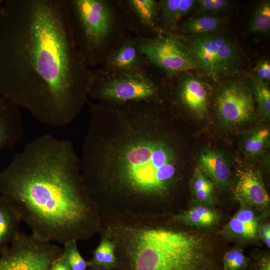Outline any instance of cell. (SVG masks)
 Returning <instances> with one entry per match:
<instances>
[{
  "label": "cell",
  "instance_id": "cell-4",
  "mask_svg": "<svg viewBox=\"0 0 270 270\" xmlns=\"http://www.w3.org/2000/svg\"><path fill=\"white\" fill-rule=\"evenodd\" d=\"M177 224L170 214H104L99 233L114 246V270H217L204 239Z\"/></svg>",
  "mask_w": 270,
  "mask_h": 270
},
{
  "label": "cell",
  "instance_id": "cell-35",
  "mask_svg": "<svg viewBox=\"0 0 270 270\" xmlns=\"http://www.w3.org/2000/svg\"><path fill=\"white\" fill-rule=\"evenodd\" d=\"M87 270H94L90 268H88Z\"/></svg>",
  "mask_w": 270,
  "mask_h": 270
},
{
  "label": "cell",
  "instance_id": "cell-15",
  "mask_svg": "<svg viewBox=\"0 0 270 270\" xmlns=\"http://www.w3.org/2000/svg\"><path fill=\"white\" fill-rule=\"evenodd\" d=\"M234 194L243 206L265 207L270 202L269 196L259 174L250 169L240 174Z\"/></svg>",
  "mask_w": 270,
  "mask_h": 270
},
{
  "label": "cell",
  "instance_id": "cell-20",
  "mask_svg": "<svg viewBox=\"0 0 270 270\" xmlns=\"http://www.w3.org/2000/svg\"><path fill=\"white\" fill-rule=\"evenodd\" d=\"M20 220L0 196V255L10 247L20 232Z\"/></svg>",
  "mask_w": 270,
  "mask_h": 270
},
{
  "label": "cell",
  "instance_id": "cell-1",
  "mask_svg": "<svg viewBox=\"0 0 270 270\" xmlns=\"http://www.w3.org/2000/svg\"><path fill=\"white\" fill-rule=\"evenodd\" d=\"M80 158L87 192L104 214H160L180 177L176 146L160 130L161 104L86 100Z\"/></svg>",
  "mask_w": 270,
  "mask_h": 270
},
{
  "label": "cell",
  "instance_id": "cell-22",
  "mask_svg": "<svg viewBox=\"0 0 270 270\" xmlns=\"http://www.w3.org/2000/svg\"><path fill=\"white\" fill-rule=\"evenodd\" d=\"M190 184L194 195L200 202L206 206L212 204L214 192L213 184L198 167L194 172Z\"/></svg>",
  "mask_w": 270,
  "mask_h": 270
},
{
  "label": "cell",
  "instance_id": "cell-17",
  "mask_svg": "<svg viewBox=\"0 0 270 270\" xmlns=\"http://www.w3.org/2000/svg\"><path fill=\"white\" fill-rule=\"evenodd\" d=\"M198 168L203 174L210 177L219 186L225 187L230 183V171L228 163L220 152L206 149L198 160Z\"/></svg>",
  "mask_w": 270,
  "mask_h": 270
},
{
  "label": "cell",
  "instance_id": "cell-27",
  "mask_svg": "<svg viewBox=\"0 0 270 270\" xmlns=\"http://www.w3.org/2000/svg\"><path fill=\"white\" fill-rule=\"evenodd\" d=\"M269 136L270 131L267 128H262L256 132L246 140L245 150L251 154L260 153L264 149Z\"/></svg>",
  "mask_w": 270,
  "mask_h": 270
},
{
  "label": "cell",
  "instance_id": "cell-6",
  "mask_svg": "<svg viewBox=\"0 0 270 270\" xmlns=\"http://www.w3.org/2000/svg\"><path fill=\"white\" fill-rule=\"evenodd\" d=\"M88 98L95 102L161 104L170 78L154 67L140 73L115 72L99 66L92 70Z\"/></svg>",
  "mask_w": 270,
  "mask_h": 270
},
{
  "label": "cell",
  "instance_id": "cell-10",
  "mask_svg": "<svg viewBox=\"0 0 270 270\" xmlns=\"http://www.w3.org/2000/svg\"><path fill=\"white\" fill-rule=\"evenodd\" d=\"M214 101L216 114L224 124L247 122L256 108L251 78L234 76L220 81Z\"/></svg>",
  "mask_w": 270,
  "mask_h": 270
},
{
  "label": "cell",
  "instance_id": "cell-28",
  "mask_svg": "<svg viewBox=\"0 0 270 270\" xmlns=\"http://www.w3.org/2000/svg\"><path fill=\"white\" fill-rule=\"evenodd\" d=\"M248 262V258L240 250L233 249L226 253L223 258L224 270H240Z\"/></svg>",
  "mask_w": 270,
  "mask_h": 270
},
{
  "label": "cell",
  "instance_id": "cell-16",
  "mask_svg": "<svg viewBox=\"0 0 270 270\" xmlns=\"http://www.w3.org/2000/svg\"><path fill=\"white\" fill-rule=\"evenodd\" d=\"M160 26L164 34H178L183 18L196 8L197 0H159Z\"/></svg>",
  "mask_w": 270,
  "mask_h": 270
},
{
  "label": "cell",
  "instance_id": "cell-19",
  "mask_svg": "<svg viewBox=\"0 0 270 270\" xmlns=\"http://www.w3.org/2000/svg\"><path fill=\"white\" fill-rule=\"evenodd\" d=\"M171 220L182 226L210 227L218 219L216 212L206 205H199L188 210L170 214Z\"/></svg>",
  "mask_w": 270,
  "mask_h": 270
},
{
  "label": "cell",
  "instance_id": "cell-14",
  "mask_svg": "<svg viewBox=\"0 0 270 270\" xmlns=\"http://www.w3.org/2000/svg\"><path fill=\"white\" fill-rule=\"evenodd\" d=\"M24 125L20 107L0 96V150L14 146L21 139Z\"/></svg>",
  "mask_w": 270,
  "mask_h": 270
},
{
  "label": "cell",
  "instance_id": "cell-12",
  "mask_svg": "<svg viewBox=\"0 0 270 270\" xmlns=\"http://www.w3.org/2000/svg\"><path fill=\"white\" fill-rule=\"evenodd\" d=\"M136 34H129L100 66L130 74L146 72L154 68L140 50Z\"/></svg>",
  "mask_w": 270,
  "mask_h": 270
},
{
  "label": "cell",
  "instance_id": "cell-13",
  "mask_svg": "<svg viewBox=\"0 0 270 270\" xmlns=\"http://www.w3.org/2000/svg\"><path fill=\"white\" fill-rule=\"evenodd\" d=\"M122 0L137 34L148 38L164 34L160 26L158 0Z\"/></svg>",
  "mask_w": 270,
  "mask_h": 270
},
{
  "label": "cell",
  "instance_id": "cell-8",
  "mask_svg": "<svg viewBox=\"0 0 270 270\" xmlns=\"http://www.w3.org/2000/svg\"><path fill=\"white\" fill-rule=\"evenodd\" d=\"M139 48L150 64L169 78L196 70L190 54L179 34L148 38L136 34Z\"/></svg>",
  "mask_w": 270,
  "mask_h": 270
},
{
  "label": "cell",
  "instance_id": "cell-31",
  "mask_svg": "<svg viewBox=\"0 0 270 270\" xmlns=\"http://www.w3.org/2000/svg\"><path fill=\"white\" fill-rule=\"evenodd\" d=\"M260 235L264 242L268 248H270V226L269 224H266L261 226L260 230Z\"/></svg>",
  "mask_w": 270,
  "mask_h": 270
},
{
  "label": "cell",
  "instance_id": "cell-11",
  "mask_svg": "<svg viewBox=\"0 0 270 270\" xmlns=\"http://www.w3.org/2000/svg\"><path fill=\"white\" fill-rule=\"evenodd\" d=\"M169 88L178 106L200 117L208 112L210 87L200 76L191 71L180 74L170 78Z\"/></svg>",
  "mask_w": 270,
  "mask_h": 270
},
{
  "label": "cell",
  "instance_id": "cell-3",
  "mask_svg": "<svg viewBox=\"0 0 270 270\" xmlns=\"http://www.w3.org/2000/svg\"><path fill=\"white\" fill-rule=\"evenodd\" d=\"M0 196L42 240L64 245L100 230V212L68 140L45 134L26 144L0 172Z\"/></svg>",
  "mask_w": 270,
  "mask_h": 270
},
{
  "label": "cell",
  "instance_id": "cell-23",
  "mask_svg": "<svg viewBox=\"0 0 270 270\" xmlns=\"http://www.w3.org/2000/svg\"><path fill=\"white\" fill-rule=\"evenodd\" d=\"M250 30L257 34H268L270 31V1L264 0L254 11L249 24Z\"/></svg>",
  "mask_w": 270,
  "mask_h": 270
},
{
  "label": "cell",
  "instance_id": "cell-2",
  "mask_svg": "<svg viewBox=\"0 0 270 270\" xmlns=\"http://www.w3.org/2000/svg\"><path fill=\"white\" fill-rule=\"evenodd\" d=\"M92 70L78 50L66 0H8L0 10V94L40 122H72Z\"/></svg>",
  "mask_w": 270,
  "mask_h": 270
},
{
  "label": "cell",
  "instance_id": "cell-26",
  "mask_svg": "<svg viewBox=\"0 0 270 270\" xmlns=\"http://www.w3.org/2000/svg\"><path fill=\"white\" fill-rule=\"evenodd\" d=\"M77 243L78 242L71 241L64 244L62 257L70 270H87L90 262L81 255Z\"/></svg>",
  "mask_w": 270,
  "mask_h": 270
},
{
  "label": "cell",
  "instance_id": "cell-25",
  "mask_svg": "<svg viewBox=\"0 0 270 270\" xmlns=\"http://www.w3.org/2000/svg\"><path fill=\"white\" fill-rule=\"evenodd\" d=\"M233 6V2L228 0H197L195 8L196 16H222ZM194 8V9H195Z\"/></svg>",
  "mask_w": 270,
  "mask_h": 270
},
{
  "label": "cell",
  "instance_id": "cell-9",
  "mask_svg": "<svg viewBox=\"0 0 270 270\" xmlns=\"http://www.w3.org/2000/svg\"><path fill=\"white\" fill-rule=\"evenodd\" d=\"M63 248L21 231L0 256V270H48Z\"/></svg>",
  "mask_w": 270,
  "mask_h": 270
},
{
  "label": "cell",
  "instance_id": "cell-32",
  "mask_svg": "<svg viewBox=\"0 0 270 270\" xmlns=\"http://www.w3.org/2000/svg\"><path fill=\"white\" fill-rule=\"evenodd\" d=\"M48 270H70L62 256L56 260L50 266Z\"/></svg>",
  "mask_w": 270,
  "mask_h": 270
},
{
  "label": "cell",
  "instance_id": "cell-29",
  "mask_svg": "<svg viewBox=\"0 0 270 270\" xmlns=\"http://www.w3.org/2000/svg\"><path fill=\"white\" fill-rule=\"evenodd\" d=\"M227 228L233 234L248 239L254 238L258 231L257 227L244 223L234 216L228 222Z\"/></svg>",
  "mask_w": 270,
  "mask_h": 270
},
{
  "label": "cell",
  "instance_id": "cell-24",
  "mask_svg": "<svg viewBox=\"0 0 270 270\" xmlns=\"http://www.w3.org/2000/svg\"><path fill=\"white\" fill-rule=\"evenodd\" d=\"M252 86L256 108L267 118L270 116V90L269 84L252 77Z\"/></svg>",
  "mask_w": 270,
  "mask_h": 270
},
{
  "label": "cell",
  "instance_id": "cell-30",
  "mask_svg": "<svg viewBox=\"0 0 270 270\" xmlns=\"http://www.w3.org/2000/svg\"><path fill=\"white\" fill-rule=\"evenodd\" d=\"M252 76L268 84L270 82V61L269 58L260 60L252 70Z\"/></svg>",
  "mask_w": 270,
  "mask_h": 270
},
{
  "label": "cell",
  "instance_id": "cell-18",
  "mask_svg": "<svg viewBox=\"0 0 270 270\" xmlns=\"http://www.w3.org/2000/svg\"><path fill=\"white\" fill-rule=\"evenodd\" d=\"M227 22L224 16H196L184 20L179 26L178 34L196 36L220 33Z\"/></svg>",
  "mask_w": 270,
  "mask_h": 270
},
{
  "label": "cell",
  "instance_id": "cell-21",
  "mask_svg": "<svg viewBox=\"0 0 270 270\" xmlns=\"http://www.w3.org/2000/svg\"><path fill=\"white\" fill-rule=\"evenodd\" d=\"M100 240L92 252L88 260L90 267L95 270H114L117 265L116 250L114 243L105 234L100 233Z\"/></svg>",
  "mask_w": 270,
  "mask_h": 270
},
{
  "label": "cell",
  "instance_id": "cell-5",
  "mask_svg": "<svg viewBox=\"0 0 270 270\" xmlns=\"http://www.w3.org/2000/svg\"><path fill=\"white\" fill-rule=\"evenodd\" d=\"M66 4L76 44L90 68L136 33L122 0H66Z\"/></svg>",
  "mask_w": 270,
  "mask_h": 270
},
{
  "label": "cell",
  "instance_id": "cell-7",
  "mask_svg": "<svg viewBox=\"0 0 270 270\" xmlns=\"http://www.w3.org/2000/svg\"><path fill=\"white\" fill-rule=\"evenodd\" d=\"M180 36L196 70L206 76L218 82L240 75L244 66V56L230 38L220 33L196 36Z\"/></svg>",
  "mask_w": 270,
  "mask_h": 270
},
{
  "label": "cell",
  "instance_id": "cell-34",
  "mask_svg": "<svg viewBox=\"0 0 270 270\" xmlns=\"http://www.w3.org/2000/svg\"><path fill=\"white\" fill-rule=\"evenodd\" d=\"M4 1H3V0H0V10L1 8H2V4H3V3H4Z\"/></svg>",
  "mask_w": 270,
  "mask_h": 270
},
{
  "label": "cell",
  "instance_id": "cell-33",
  "mask_svg": "<svg viewBox=\"0 0 270 270\" xmlns=\"http://www.w3.org/2000/svg\"><path fill=\"white\" fill-rule=\"evenodd\" d=\"M257 270H270V261L268 258L263 259Z\"/></svg>",
  "mask_w": 270,
  "mask_h": 270
}]
</instances>
